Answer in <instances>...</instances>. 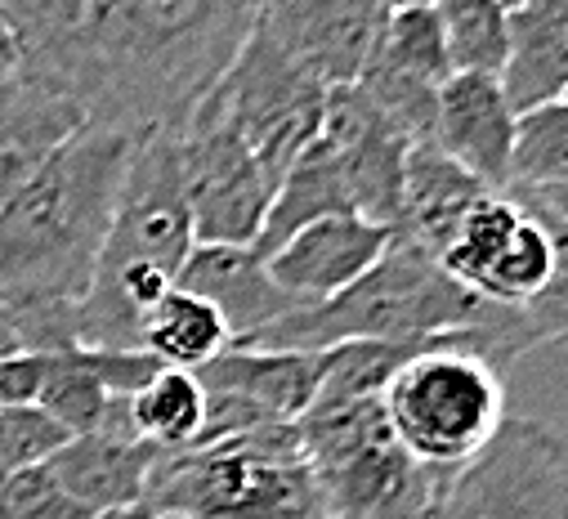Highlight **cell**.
<instances>
[{"mask_svg": "<svg viewBox=\"0 0 568 519\" xmlns=\"http://www.w3.org/2000/svg\"><path fill=\"white\" fill-rule=\"evenodd\" d=\"M19 77L81 125L180 135L255 28L246 0H6Z\"/></svg>", "mask_w": 568, "mask_h": 519, "instance_id": "1", "label": "cell"}, {"mask_svg": "<svg viewBox=\"0 0 568 519\" xmlns=\"http://www.w3.org/2000/svg\"><path fill=\"white\" fill-rule=\"evenodd\" d=\"M144 135L81 125L0 211V314L23 354L77 349V309L94 287L121 180Z\"/></svg>", "mask_w": 568, "mask_h": 519, "instance_id": "2", "label": "cell"}, {"mask_svg": "<svg viewBox=\"0 0 568 519\" xmlns=\"http://www.w3.org/2000/svg\"><path fill=\"white\" fill-rule=\"evenodd\" d=\"M439 336H470L479 358L497 372L537 349V332L524 318V309H501L466 292L457 278L444 274V265L394 233L389 251L336 301L296 309L264 336L251 340V349H301V354H327L354 340H385V345H416Z\"/></svg>", "mask_w": 568, "mask_h": 519, "instance_id": "3", "label": "cell"}, {"mask_svg": "<svg viewBox=\"0 0 568 519\" xmlns=\"http://www.w3.org/2000/svg\"><path fill=\"white\" fill-rule=\"evenodd\" d=\"M193 246L180 144L158 130L134 149L121 180L94 287L77 309V349H139V323L180 283Z\"/></svg>", "mask_w": 568, "mask_h": 519, "instance_id": "4", "label": "cell"}, {"mask_svg": "<svg viewBox=\"0 0 568 519\" xmlns=\"http://www.w3.org/2000/svg\"><path fill=\"white\" fill-rule=\"evenodd\" d=\"M144 506L162 519H327L296 426L162 452Z\"/></svg>", "mask_w": 568, "mask_h": 519, "instance_id": "5", "label": "cell"}, {"mask_svg": "<svg viewBox=\"0 0 568 519\" xmlns=\"http://www.w3.org/2000/svg\"><path fill=\"white\" fill-rule=\"evenodd\" d=\"M381 408L394 444L439 475L462 470L510 421L501 372L470 354L466 336H439L403 363L381 395Z\"/></svg>", "mask_w": 568, "mask_h": 519, "instance_id": "6", "label": "cell"}, {"mask_svg": "<svg viewBox=\"0 0 568 519\" xmlns=\"http://www.w3.org/2000/svg\"><path fill=\"white\" fill-rule=\"evenodd\" d=\"M327 519H430L448 475L416 466L389 435L381 399L310 408L296 421Z\"/></svg>", "mask_w": 568, "mask_h": 519, "instance_id": "7", "label": "cell"}, {"mask_svg": "<svg viewBox=\"0 0 568 519\" xmlns=\"http://www.w3.org/2000/svg\"><path fill=\"white\" fill-rule=\"evenodd\" d=\"M215 90H220V103L229 112V125L237 130V140L251 149L264 180L277 189L282 175L318 140L332 90L314 81L260 23L242 41L233 68L224 72Z\"/></svg>", "mask_w": 568, "mask_h": 519, "instance_id": "8", "label": "cell"}, {"mask_svg": "<svg viewBox=\"0 0 568 519\" xmlns=\"http://www.w3.org/2000/svg\"><path fill=\"white\" fill-rule=\"evenodd\" d=\"M430 519H568V439L541 421H506L453 470Z\"/></svg>", "mask_w": 568, "mask_h": 519, "instance_id": "9", "label": "cell"}, {"mask_svg": "<svg viewBox=\"0 0 568 519\" xmlns=\"http://www.w3.org/2000/svg\"><path fill=\"white\" fill-rule=\"evenodd\" d=\"M175 144L197 246H255L273 202V184L229 125L220 90L197 103Z\"/></svg>", "mask_w": 568, "mask_h": 519, "instance_id": "10", "label": "cell"}, {"mask_svg": "<svg viewBox=\"0 0 568 519\" xmlns=\"http://www.w3.org/2000/svg\"><path fill=\"white\" fill-rule=\"evenodd\" d=\"M323 363L327 354L229 345L215 363L193 372L206 395V426L197 444L237 439L264 426H296L314 408Z\"/></svg>", "mask_w": 568, "mask_h": 519, "instance_id": "11", "label": "cell"}, {"mask_svg": "<svg viewBox=\"0 0 568 519\" xmlns=\"http://www.w3.org/2000/svg\"><path fill=\"white\" fill-rule=\"evenodd\" d=\"M385 10L376 0H273L255 23L327 90H349L367 72Z\"/></svg>", "mask_w": 568, "mask_h": 519, "instance_id": "12", "label": "cell"}, {"mask_svg": "<svg viewBox=\"0 0 568 519\" xmlns=\"http://www.w3.org/2000/svg\"><path fill=\"white\" fill-rule=\"evenodd\" d=\"M318 144L332 153L341 166V180L349 189L354 215L398 228V202H403V162H407V140L349 85L327 94Z\"/></svg>", "mask_w": 568, "mask_h": 519, "instance_id": "13", "label": "cell"}, {"mask_svg": "<svg viewBox=\"0 0 568 519\" xmlns=\"http://www.w3.org/2000/svg\"><path fill=\"white\" fill-rule=\"evenodd\" d=\"M389 242L394 228L385 224H372L363 215H327L282 242L268 255V274L301 309H314L349 292L389 251Z\"/></svg>", "mask_w": 568, "mask_h": 519, "instance_id": "14", "label": "cell"}, {"mask_svg": "<svg viewBox=\"0 0 568 519\" xmlns=\"http://www.w3.org/2000/svg\"><path fill=\"white\" fill-rule=\"evenodd\" d=\"M515 108L501 90V77H448L435 108L430 144L470 171L493 193L506 189L510 175V149H515Z\"/></svg>", "mask_w": 568, "mask_h": 519, "instance_id": "15", "label": "cell"}, {"mask_svg": "<svg viewBox=\"0 0 568 519\" xmlns=\"http://www.w3.org/2000/svg\"><path fill=\"white\" fill-rule=\"evenodd\" d=\"M175 287L202 296L229 323L233 345H251L255 336L301 309L273 283L268 260L255 246H193Z\"/></svg>", "mask_w": 568, "mask_h": 519, "instance_id": "16", "label": "cell"}, {"mask_svg": "<svg viewBox=\"0 0 568 519\" xmlns=\"http://www.w3.org/2000/svg\"><path fill=\"white\" fill-rule=\"evenodd\" d=\"M158 457L162 452L144 439L77 435L45 466L77 506H85L90 515H108V510L144 506V488H149Z\"/></svg>", "mask_w": 568, "mask_h": 519, "instance_id": "17", "label": "cell"}, {"mask_svg": "<svg viewBox=\"0 0 568 519\" xmlns=\"http://www.w3.org/2000/svg\"><path fill=\"white\" fill-rule=\"evenodd\" d=\"M493 189L479 184L470 171L448 162L435 144H412L403 162V202H398V228L407 242L430 251L435 260L462 228V220L488 197Z\"/></svg>", "mask_w": 568, "mask_h": 519, "instance_id": "18", "label": "cell"}, {"mask_svg": "<svg viewBox=\"0 0 568 519\" xmlns=\"http://www.w3.org/2000/svg\"><path fill=\"white\" fill-rule=\"evenodd\" d=\"M81 116L59 94L14 77L0 85V211L77 135Z\"/></svg>", "mask_w": 568, "mask_h": 519, "instance_id": "19", "label": "cell"}, {"mask_svg": "<svg viewBox=\"0 0 568 519\" xmlns=\"http://www.w3.org/2000/svg\"><path fill=\"white\" fill-rule=\"evenodd\" d=\"M501 90L519 112L568 99V0H524L510 6V50Z\"/></svg>", "mask_w": 568, "mask_h": 519, "instance_id": "20", "label": "cell"}, {"mask_svg": "<svg viewBox=\"0 0 568 519\" xmlns=\"http://www.w3.org/2000/svg\"><path fill=\"white\" fill-rule=\"evenodd\" d=\"M501 193L528 215H568V99L519 112Z\"/></svg>", "mask_w": 568, "mask_h": 519, "instance_id": "21", "label": "cell"}, {"mask_svg": "<svg viewBox=\"0 0 568 519\" xmlns=\"http://www.w3.org/2000/svg\"><path fill=\"white\" fill-rule=\"evenodd\" d=\"M327 215H354V202H349V189L341 180V166L314 140L305 149V157L273 189V202H268L264 228L255 237V251L268 260L287 237H296L301 228H310L314 220H327Z\"/></svg>", "mask_w": 568, "mask_h": 519, "instance_id": "22", "label": "cell"}, {"mask_svg": "<svg viewBox=\"0 0 568 519\" xmlns=\"http://www.w3.org/2000/svg\"><path fill=\"white\" fill-rule=\"evenodd\" d=\"M229 345H233L229 323L184 287H171L139 323V349L171 372H202Z\"/></svg>", "mask_w": 568, "mask_h": 519, "instance_id": "23", "label": "cell"}, {"mask_svg": "<svg viewBox=\"0 0 568 519\" xmlns=\"http://www.w3.org/2000/svg\"><path fill=\"white\" fill-rule=\"evenodd\" d=\"M116 404L121 399L103 385L94 349L41 354V395H37V408L45 417H54L72 439L77 435H99Z\"/></svg>", "mask_w": 568, "mask_h": 519, "instance_id": "24", "label": "cell"}, {"mask_svg": "<svg viewBox=\"0 0 568 519\" xmlns=\"http://www.w3.org/2000/svg\"><path fill=\"white\" fill-rule=\"evenodd\" d=\"M367 68H385L416 85L444 90L453 77V63H448V45H444L439 6H389Z\"/></svg>", "mask_w": 568, "mask_h": 519, "instance_id": "25", "label": "cell"}, {"mask_svg": "<svg viewBox=\"0 0 568 519\" xmlns=\"http://www.w3.org/2000/svg\"><path fill=\"white\" fill-rule=\"evenodd\" d=\"M130 426L134 435L153 444L158 452H180L202 439L206 426V395L193 372L162 367L139 395L130 399Z\"/></svg>", "mask_w": 568, "mask_h": 519, "instance_id": "26", "label": "cell"}, {"mask_svg": "<svg viewBox=\"0 0 568 519\" xmlns=\"http://www.w3.org/2000/svg\"><path fill=\"white\" fill-rule=\"evenodd\" d=\"M444 45L453 77H501L510 50V6L497 0H444Z\"/></svg>", "mask_w": 568, "mask_h": 519, "instance_id": "27", "label": "cell"}, {"mask_svg": "<svg viewBox=\"0 0 568 519\" xmlns=\"http://www.w3.org/2000/svg\"><path fill=\"white\" fill-rule=\"evenodd\" d=\"M72 435L45 417L37 404L28 408H0V479L6 475H19V470H32V466H45Z\"/></svg>", "mask_w": 568, "mask_h": 519, "instance_id": "28", "label": "cell"}, {"mask_svg": "<svg viewBox=\"0 0 568 519\" xmlns=\"http://www.w3.org/2000/svg\"><path fill=\"white\" fill-rule=\"evenodd\" d=\"M0 519H94V515L59 488L50 466H32L0 479Z\"/></svg>", "mask_w": 568, "mask_h": 519, "instance_id": "29", "label": "cell"}, {"mask_svg": "<svg viewBox=\"0 0 568 519\" xmlns=\"http://www.w3.org/2000/svg\"><path fill=\"white\" fill-rule=\"evenodd\" d=\"M41 395V354L0 358V408H28Z\"/></svg>", "mask_w": 568, "mask_h": 519, "instance_id": "30", "label": "cell"}, {"mask_svg": "<svg viewBox=\"0 0 568 519\" xmlns=\"http://www.w3.org/2000/svg\"><path fill=\"white\" fill-rule=\"evenodd\" d=\"M19 77V45H14V32L6 23V14H0V85Z\"/></svg>", "mask_w": 568, "mask_h": 519, "instance_id": "31", "label": "cell"}, {"mask_svg": "<svg viewBox=\"0 0 568 519\" xmlns=\"http://www.w3.org/2000/svg\"><path fill=\"white\" fill-rule=\"evenodd\" d=\"M14 354H23V340H19V332H14V323L0 314V358H14Z\"/></svg>", "mask_w": 568, "mask_h": 519, "instance_id": "32", "label": "cell"}, {"mask_svg": "<svg viewBox=\"0 0 568 519\" xmlns=\"http://www.w3.org/2000/svg\"><path fill=\"white\" fill-rule=\"evenodd\" d=\"M94 519H162V515H153L149 506H130V510H108V515H94Z\"/></svg>", "mask_w": 568, "mask_h": 519, "instance_id": "33", "label": "cell"}]
</instances>
